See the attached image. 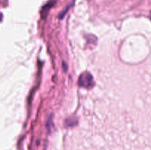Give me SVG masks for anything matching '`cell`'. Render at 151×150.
<instances>
[{
  "label": "cell",
  "instance_id": "3957f363",
  "mask_svg": "<svg viewBox=\"0 0 151 150\" xmlns=\"http://www.w3.org/2000/svg\"><path fill=\"white\" fill-rule=\"evenodd\" d=\"M77 122H78V120L76 119V118L72 117L66 119V121H65V124L68 126H73L75 124H77Z\"/></svg>",
  "mask_w": 151,
  "mask_h": 150
},
{
  "label": "cell",
  "instance_id": "277c9868",
  "mask_svg": "<svg viewBox=\"0 0 151 150\" xmlns=\"http://www.w3.org/2000/svg\"><path fill=\"white\" fill-rule=\"evenodd\" d=\"M1 20H2V14L0 13V21H1Z\"/></svg>",
  "mask_w": 151,
  "mask_h": 150
},
{
  "label": "cell",
  "instance_id": "6da1fadb",
  "mask_svg": "<svg viewBox=\"0 0 151 150\" xmlns=\"http://www.w3.org/2000/svg\"><path fill=\"white\" fill-rule=\"evenodd\" d=\"M78 85L83 88H91L94 85L93 76L88 72H85V73L82 74L78 79Z\"/></svg>",
  "mask_w": 151,
  "mask_h": 150
},
{
  "label": "cell",
  "instance_id": "7a4b0ae2",
  "mask_svg": "<svg viewBox=\"0 0 151 150\" xmlns=\"http://www.w3.org/2000/svg\"><path fill=\"white\" fill-rule=\"evenodd\" d=\"M55 3V0H51V1H49V2L47 3L45 6H44L42 8V10H41V15L44 16V15H45L46 13L49 11V10H50V9L51 8L53 5H54Z\"/></svg>",
  "mask_w": 151,
  "mask_h": 150
}]
</instances>
